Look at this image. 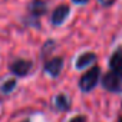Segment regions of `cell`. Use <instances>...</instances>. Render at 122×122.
Masks as SVG:
<instances>
[{"label": "cell", "mask_w": 122, "mask_h": 122, "mask_svg": "<svg viewBox=\"0 0 122 122\" xmlns=\"http://www.w3.org/2000/svg\"><path fill=\"white\" fill-rule=\"evenodd\" d=\"M99 76H101V68L95 65L93 68H91L88 72H85V73L81 76V79H79V82H78L79 89H81L82 92H85V93L91 92V91L98 85Z\"/></svg>", "instance_id": "obj_1"}, {"label": "cell", "mask_w": 122, "mask_h": 122, "mask_svg": "<svg viewBox=\"0 0 122 122\" xmlns=\"http://www.w3.org/2000/svg\"><path fill=\"white\" fill-rule=\"evenodd\" d=\"M102 88L112 93H122V71H111L102 78Z\"/></svg>", "instance_id": "obj_2"}, {"label": "cell", "mask_w": 122, "mask_h": 122, "mask_svg": "<svg viewBox=\"0 0 122 122\" xmlns=\"http://www.w3.org/2000/svg\"><path fill=\"white\" fill-rule=\"evenodd\" d=\"M32 68H33V62H32V60H29V59H22V57L13 60V62L9 65L10 73H12L13 76H16V78H23V76L29 75L30 71H32Z\"/></svg>", "instance_id": "obj_3"}, {"label": "cell", "mask_w": 122, "mask_h": 122, "mask_svg": "<svg viewBox=\"0 0 122 122\" xmlns=\"http://www.w3.org/2000/svg\"><path fill=\"white\" fill-rule=\"evenodd\" d=\"M63 65H65V60L62 56H56V57H52L49 60H46L45 62V66H43V71L52 76V78H57L60 75V72H62L63 69Z\"/></svg>", "instance_id": "obj_4"}, {"label": "cell", "mask_w": 122, "mask_h": 122, "mask_svg": "<svg viewBox=\"0 0 122 122\" xmlns=\"http://www.w3.org/2000/svg\"><path fill=\"white\" fill-rule=\"evenodd\" d=\"M49 10V5L46 0H30V3L27 5V12L29 16L32 17H42L43 15H46Z\"/></svg>", "instance_id": "obj_5"}, {"label": "cell", "mask_w": 122, "mask_h": 122, "mask_svg": "<svg viewBox=\"0 0 122 122\" xmlns=\"http://www.w3.org/2000/svg\"><path fill=\"white\" fill-rule=\"evenodd\" d=\"M69 15H71V7L68 5H59L52 12L50 22H52L53 26H60V25H63V22L69 17Z\"/></svg>", "instance_id": "obj_6"}, {"label": "cell", "mask_w": 122, "mask_h": 122, "mask_svg": "<svg viewBox=\"0 0 122 122\" xmlns=\"http://www.w3.org/2000/svg\"><path fill=\"white\" fill-rule=\"evenodd\" d=\"M95 60H96V55H95L93 52H86V53H82V55L76 59L75 66H76L78 71H82V69L91 66Z\"/></svg>", "instance_id": "obj_7"}, {"label": "cell", "mask_w": 122, "mask_h": 122, "mask_svg": "<svg viewBox=\"0 0 122 122\" xmlns=\"http://www.w3.org/2000/svg\"><path fill=\"white\" fill-rule=\"evenodd\" d=\"M109 68L112 71H122V46H119L109 57Z\"/></svg>", "instance_id": "obj_8"}, {"label": "cell", "mask_w": 122, "mask_h": 122, "mask_svg": "<svg viewBox=\"0 0 122 122\" xmlns=\"http://www.w3.org/2000/svg\"><path fill=\"white\" fill-rule=\"evenodd\" d=\"M55 106H56V109L57 111H60V112H66V111H69L71 109V101L63 95V93H59L56 98H55Z\"/></svg>", "instance_id": "obj_9"}, {"label": "cell", "mask_w": 122, "mask_h": 122, "mask_svg": "<svg viewBox=\"0 0 122 122\" xmlns=\"http://www.w3.org/2000/svg\"><path fill=\"white\" fill-rule=\"evenodd\" d=\"M16 86H17V81H16V78H10V79H7L2 86H0V92L5 93V95H7V93H10Z\"/></svg>", "instance_id": "obj_10"}, {"label": "cell", "mask_w": 122, "mask_h": 122, "mask_svg": "<svg viewBox=\"0 0 122 122\" xmlns=\"http://www.w3.org/2000/svg\"><path fill=\"white\" fill-rule=\"evenodd\" d=\"M53 49H55V42H53V40H47V42L43 45V47H42V56L45 57V56H46V53L49 55Z\"/></svg>", "instance_id": "obj_11"}, {"label": "cell", "mask_w": 122, "mask_h": 122, "mask_svg": "<svg viewBox=\"0 0 122 122\" xmlns=\"http://www.w3.org/2000/svg\"><path fill=\"white\" fill-rule=\"evenodd\" d=\"M98 2H99V5L103 6V7H111L112 5H115L116 0H98Z\"/></svg>", "instance_id": "obj_12"}, {"label": "cell", "mask_w": 122, "mask_h": 122, "mask_svg": "<svg viewBox=\"0 0 122 122\" xmlns=\"http://www.w3.org/2000/svg\"><path fill=\"white\" fill-rule=\"evenodd\" d=\"M69 122H86V116H85V115H76V116L72 118Z\"/></svg>", "instance_id": "obj_13"}, {"label": "cell", "mask_w": 122, "mask_h": 122, "mask_svg": "<svg viewBox=\"0 0 122 122\" xmlns=\"http://www.w3.org/2000/svg\"><path fill=\"white\" fill-rule=\"evenodd\" d=\"M72 2H73L75 5H86L89 0H72Z\"/></svg>", "instance_id": "obj_14"}, {"label": "cell", "mask_w": 122, "mask_h": 122, "mask_svg": "<svg viewBox=\"0 0 122 122\" xmlns=\"http://www.w3.org/2000/svg\"><path fill=\"white\" fill-rule=\"evenodd\" d=\"M118 122H122V116H121V118H119V119H118Z\"/></svg>", "instance_id": "obj_15"}, {"label": "cell", "mask_w": 122, "mask_h": 122, "mask_svg": "<svg viewBox=\"0 0 122 122\" xmlns=\"http://www.w3.org/2000/svg\"><path fill=\"white\" fill-rule=\"evenodd\" d=\"M22 122H30V121H29V119H26V121H22Z\"/></svg>", "instance_id": "obj_16"}]
</instances>
